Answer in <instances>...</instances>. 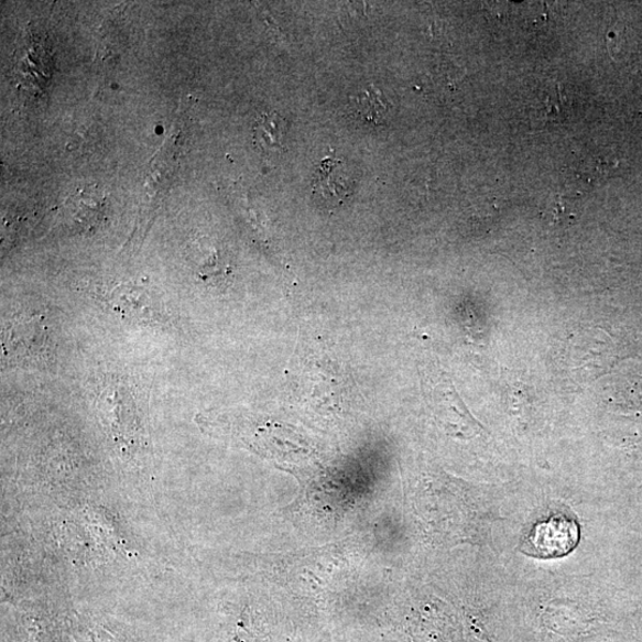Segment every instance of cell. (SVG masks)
I'll return each mask as SVG.
<instances>
[{
    "mask_svg": "<svg viewBox=\"0 0 642 642\" xmlns=\"http://www.w3.org/2000/svg\"><path fill=\"white\" fill-rule=\"evenodd\" d=\"M106 207L107 198L97 186L80 189L68 204L73 219L87 229L98 226L106 214Z\"/></svg>",
    "mask_w": 642,
    "mask_h": 642,
    "instance_id": "obj_5",
    "label": "cell"
},
{
    "mask_svg": "<svg viewBox=\"0 0 642 642\" xmlns=\"http://www.w3.org/2000/svg\"><path fill=\"white\" fill-rule=\"evenodd\" d=\"M352 102L357 116L369 123L381 124L388 113V104L376 88L363 89V93L358 95Z\"/></svg>",
    "mask_w": 642,
    "mask_h": 642,
    "instance_id": "obj_6",
    "label": "cell"
},
{
    "mask_svg": "<svg viewBox=\"0 0 642 642\" xmlns=\"http://www.w3.org/2000/svg\"><path fill=\"white\" fill-rule=\"evenodd\" d=\"M286 132L285 119L275 112L263 113L253 126V145L264 155L281 154L285 148Z\"/></svg>",
    "mask_w": 642,
    "mask_h": 642,
    "instance_id": "obj_4",
    "label": "cell"
},
{
    "mask_svg": "<svg viewBox=\"0 0 642 642\" xmlns=\"http://www.w3.org/2000/svg\"><path fill=\"white\" fill-rule=\"evenodd\" d=\"M109 304L118 315L132 322L157 324L162 308L153 293L134 285H121L109 294Z\"/></svg>",
    "mask_w": 642,
    "mask_h": 642,
    "instance_id": "obj_2",
    "label": "cell"
},
{
    "mask_svg": "<svg viewBox=\"0 0 642 642\" xmlns=\"http://www.w3.org/2000/svg\"><path fill=\"white\" fill-rule=\"evenodd\" d=\"M313 192L330 205H339L349 198L351 194L349 175L340 160L327 157L322 162L313 183Z\"/></svg>",
    "mask_w": 642,
    "mask_h": 642,
    "instance_id": "obj_3",
    "label": "cell"
},
{
    "mask_svg": "<svg viewBox=\"0 0 642 642\" xmlns=\"http://www.w3.org/2000/svg\"><path fill=\"white\" fill-rule=\"evenodd\" d=\"M579 540L578 526L563 516L552 518L536 525L527 545L531 555L542 558H557L574 549Z\"/></svg>",
    "mask_w": 642,
    "mask_h": 642,
    "instance_id": "obj_1",
    "label": "cell"
}]
</instances>
